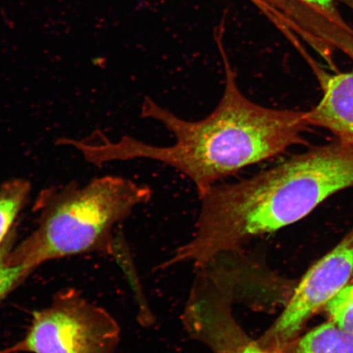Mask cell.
I'll return each instance as SVG.
<instances>
[{
    "label": "cell",
    "mask_w": 353,
    "mask_h": 353,
    "mask_svg": "<svg viewBox=\"0 0 353 353\" xmlns=\"http://www.w3.org/2000/svg\"><path fill=\"white\" fill-rule=\"evenodd\" d=\"M323 96L306 112L309 125L327 130L343 143H353V70L321 77Z\"/></svg>",
    "instance_id": "8992f818"
},
{
    "label": "cell",
    "mask_w": 353,
    "mask_h": 353,
    "mask_svg": "<svg viewBox=\"0 0 353 353\" xmlns=\"http://www.w3.org/2000/svg\"><path fill=\"white\" fill-rule=\"evenodd\" d=\"M327 41L353 60V35L350 33H330Z\"/></svg>",
    "instance_id": "8fae6325"
},
{
    "label": "cell",
    "mask_w": 353,
    "mask_h": 353,
    "mask_svg": "<svg viewBox=\"0 0 353 353\" xmlns=\"http://www.w3.org/2000/svg\"><path fill=\"white\" fill-rule=\"evenodd\" d=\"M326 310L331 321L339 327L353 334V284L347 285L331 299Z\"/></svg>",
    "instance_id": "30bf717a"
},
{
    "label": "cell",
    "mask_w": 353,
    "mask_h": 353,
    "mask_svg": "<svg viewBox=\"0 0 353 353\" xmlns=\"http://www.w3.org/2000/svg\"><path fill=\"white\" fill-rule=\"evenodd\" d=\"M120 336V326L107 310L70 289L34 312L25 337L7 352L114 353Z\"/></svg>",
    "instance_id": "3957f363"
},
{
    "label": "cell",
    "mask_w": 353,
    "mask_h": 353,
    "mask_svg": "<svg viewBox=\"0 0 353 353\" xmlns=\"http://www.w3.org/2000/svg\"><path fill=\"white\" fill-rule=\"evenodd\" d=\"M152 197L148 185L118 176L44 189L35 201L37 225L12 247L8 261L34 270L69 256L112 253L114 229Z\"/></svg>",
    "instance_id": "7a4b0ae2"
},
{
    "label": "cell",
    "mask_w": 353,
    "mask_h": 353,
    "mask_svg": "<svg viewBox=\"0 0 353 353\" xmlns=\"http://www.w3.org/2000/svg\"><path fill=\"white\" fill-rule=\"evenodd\" d=\"M141 114L161 123L175 143L161 147L129 136L110 142L98 135L65 143L98 166L134 159L161 162L188 176L201 198L220 181L302 144L310 126L306 112L269 108L247 98L228 65L222 98L203 120H183L150 98L144 99Z\"/></svg>",
    "instance_id": "6da1fadb"
},
{
    "label": "cell",
    "mask_w": 353,
    "mask_h": 353,
    "mask_svg": "<svg viewBox=\"0 0 353 353\" xmlns=\"http://www.w3.org/2000/svg\"><path fill=\"white\" fill-rule=\"evenodd\" d=\"M229 301L216 288L193 294L183 315L189 334L214 353H281L251 339L234 319Z\"/></svg>",
    "instance_id": "5b68a950"
},
{
    "label": "cell",
    "mask_w": 353,
    "mask_h": 353,
    "mask_svg": "<svg viewBox=\"0 0 353 353\" xmlns=\"http://www.w3.org/2000/svg\"><path fill=\"white\" fill-rule=\"evenodd\" d=\"M14 236V232H12L0 246V302L33 272L32 269L28 267L14 265L8 261V254L15 244Z\"/></svg>",
    "instance_id": "9c48e42d"
},
{
    "label": "cell",
    "mask_w": 353,
    "mask_h": 353,
    "mask_svg": "<svg viewBox=\"0 0 353 353\" xmlns=\"http://www.w3.org/2000/svg\"><path fill=\"white\" fill-rule=\"evenodd\" d=\"M281 353H353V334L326 322L278 350Z\"/></svg>",
    "instance_id": "52a82bcc"
},
{
    "label": "cell",
    "mask_w": 353,
    "mask_h": 353,
    "mask_svg": "<svg viewBox=\"0 0 353 353\" xmlns=\"http://www.w3.org/2000/svg\"><path fill=\"white\" fill-rule=\"evenodd\" d=\"M32 185L25 179H12L0 186V246L13 232V224L30 197Z\"/></svg>",
    "instance_id": "ba28073f"
},
{
    "label": "cell",
    "mask_w": 353,
    "mask_h": 353,
    "mask_svg": "<svg viewBox=\"0 0 353 353\" xmlns=\"http://www.w3.org/2000/svg\"><path fill=\"white\" fill-rule=\"evenodd\" d=\"M353 273V228L337 246L303 276L288 303L270 328L258 339L278 351L298 337L310 317L326 307L345 287Z\"/></svg>",
    "instance_id": "277c9868"
}]
</instances>
